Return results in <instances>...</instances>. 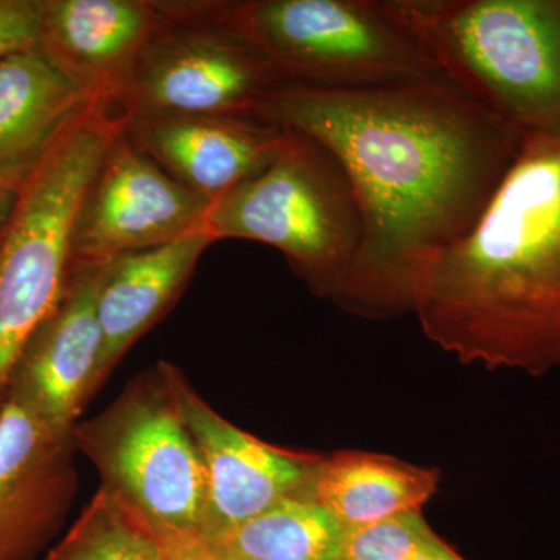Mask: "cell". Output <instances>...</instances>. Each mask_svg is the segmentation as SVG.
<instances>
[{"label": "cell", "instance_id": "1", "mask_svg": "<svg viewBox=\"0 0 560 560\" xmlns=\"http://www.w3.org/2000/svg\"><path fill=\"white\" fill-rule=\"evenodd\" d=\"M256 117L316 140L348 176L363 241L337 301L370 318L411 312L419 276L477 223L525 140L444 77L283 84Z\"/></svg>", "mask_w": 560, "mask_h": 560}, {"label": "cell", "instance_id": "2", "mask_svg": "<svg viewBox=\"0 0 560 560\" xmlns=\"http://www.w3.org/2000/svg\"><path fill=\"white\" fill-rule=\"evenodd\" d=\"M411 312L463 363L560 368V136L523 140L477 223L419 276Z\"/></svg>", "mask_w": 560, "mask_h": 560}, {"label": "cell", "instance_id": "3", "mask_svg": "<svg viewBox=\"0 0 560 560\" xmlns=\"http://www.w3.org/2000/svg\"><path fill=\"white\" fill-rule=\"evenodd\" d=\"M438 72L522 138L560 136V0H393Z\"/></svg>", "mask_w": 560, "mask_h": 560}, {"label": "cell", "instance_id": "4", "mask_svg": "<svg viewBox=\"0 0 560 560\" xmlns=\"http://www.w3.org/2000/svg\"><path fill=\"white\" fill-rule=\"evenodd\" d=\"M109 105L98 98L72 117L22 183L0 245V408L22 349L60 300L81 201L124 130Z\"/></svg>", "mask_w": 560, "mask_h": 560}, {"label": "cell", "instance_id": "5", "mask_svg": "<svg viewBox=\"0 0 560 560\" xmlns=\"http://www.w3.org/2000/svg\"><path fill=\"white\" fill-rule=\"evenodd\" d=\"M191 3L248 40L287 84L359 90L442 77L393 0Z\"/></svg>", "mask_w": 560, "mask_h": 560}, {"label": "cell", "instance_id": "6", "mask_svg": "<svg viewBox=\"0 0 560 560\" xmlns=\"http://www.w3.org/2000/svg\"><path fill=\"white\" fill-rule=\"evenodd\" d=\"M206 232L215 243L278 249L313 293L337 301L359 257L363 221L337 160L316 140L285 130L270 164L213 202Z\"/></svg>", "mask_w": 560, "mask_h": 560}, {"label": "cell", "instance_id": "7", "mask_svg": "<svg viewBox=\"0 0 560 560\" xmlns=\"http://www.w3.org/2000/svg\"><path fill=\"white\" fill-rule=\"evenodd\" d=\"M72 441L97 470L98 490L161 545L206 539L205 471L165 361L140 372L97 416L80 420Z\"/></svg>", "mask_w": 560, "mask_h": 560}, {"label": "cell", "instance_id": "8", "mask_svg": "<svg viewBox=\"0 0 560 560\" xmlns=\"http://www.w3.org/2000/svg\"><path fill=\"white\" fill-rule=\"evenodd\" d=\"M165 20L109 102L121 116H250L287 81L238 33L191 2H162Z\"/></svg>", "mask_w": 560, "mask_h": 560}, {"label": "cell", "instance_id": "9", "mask_svg": "<svg viewBox=\"0 0 560 560\" xmlns=\"http://www.w3.org/2000/svg\"><path fill=\"white\" fill-rule=\"evenodd\" d=\"M210 208L143 153L124 125L81 201L72 264L101 265L206 231Z\"/></svg>", "mask_w": 560, "mask_h": 560}, {"label": "cell", "instance_id": "10", "mask_svg": "<svg viewBox=\"0 0 560 560\" xmlns=\"http://www.w3.org/2000/svg\"><path fill=\"white\" fill-rule=\"evenodd\" d=\"M165 366L205 471L206 539L248 522L280 501L312 497L323 456L276 447L232 425L202 399L178 366L168 361Z\"/></svg>", "mask_w": 560, "mask_h": 560}, {"label": "cell", "instance_id": "11", "mask_svg": "<svg viewBox=\"0 0 560 560\" xmlns=\"http://www.w3.org/2000/svg\"><path fill=\"white\" fill-rule=\"evenodd\" d=\"M98 276L101 265L72 264L60 300L22 349L7 389L60 433H72L105 383Z\"/></svg>", "mask_w": 560, "mask_h": 560}, {"label": "cell", "instance_id": "12", "mask_svg": "<svg viewBox=\"0 0 560 560\" xmlns=\"http://www.w3.org/2000/svg\"><path fill=\"white\" fill-rule=\"evenodd\" d=\"M72 433L51 429L7 396L0 408V560H36L79 488Z\"/></svg>", "mask_w": 560, "mask_h": 560}, {"label": "cell", "instance_id": "13", "mask_svg": "<svg viewBox=\"0 0 560 560\" xmlns=\"http://www.w3.org/2000/svg\"><path fill=\"white\" fill-rule=\"evenodd\" d=\"M124 120L143 153L212 205L267 167L285 135L250 116L160 114Z\"/></svg>", "mask_w": 560, "mask_h": 560}, {"label": "cell", "instance_id": "14", "mask_svg": "<svg viewBox=\"0 0 560 560\" xmlns=\"http://www.w3.org/2000/svg\"><path fill=\"white\" fill-rule=\"evenodd\" d=\"M164 20L162 2L149 0H39L38 50L109 101Z\"/></svg>", "mask_w": 560, "mask_h": 560}, {"label": "cell", "instance_id": "15", "mask_svg": "<svg viewBox=\"0 0 560 560\" xmlns=\"http://www.w3.org/2000/svg\"><path fill=\"white\" fill-rule=\"evenodd\" d=\"M213 243L208 232H194L101 264L97 316L105 345V381L135 342L167 315Z\"/></svg>", "mask_w": 560, "mask_h": 560}, {"label": "cell", "instance_id": "16", "mask_svg": "<svg viewBox=\"0 0 560 560\" xmlns=\"http://www.w3.org/2000/svg\"><path fill=\"white\" fill-rule=\"evenodd\" d=\"M97 95L73 83L39 50L0 61V168L38 160L51 139Z\"/></svg>", "mask_w": 560, "mask_h": 560}, {"label": "cell", "instance_id": "17", "mask_svg": "<svg viewBox=\"0 0 560 560\" xmlns=\"http://www.w3.org/2000/svg\"><path fill=\"white\" fill-rule=\"evenodd\" d=\"M438 485L436 470L378 453L346 451L320 458L312 497L349 530L420 511Z\"/></svg>", "mask_w": 560, "mask_h": 560}, {"label": "cell", "instance_id": "18", "mask_svg": "<svg viewBox=\"0 0 560 560\" xmlns=\"http://www.w3.org/2000/svg\"><path fill=\"white\" fill-rule=\"evenodd\" d=\"M345 536L318 501L296 497L206 540L224 560H337Z\"/></svg>", "mask_w": 560, "mask_h": 560}, {"label": "cell", "instance_id": "19", "mask_svg": "<svg viewBox=\"0 0 560 560\" xmlns=\"http://www.w3.org/2000/svg\"><path fill=\"white\" fill-rule=\"evenodd\" d=\"M47 560H165V555L149 530L97 490Z\"/></svg>", "mask_w": 560, "mask_h": 560}, {"label": "cell", "instance_id": "20", "mask_svg": "<svg viewBox=\"0 0 560 560\" xmlns=\"http://www.w3.org/2000/svg\"><path fill=\"white\" fill-rule=\"evenodd\" d=\"M337 560H466L441 539L420 511L346 530Z\"/></svg>", "mask_w": 560, "mask_h": 560}, {"label": "cell", "instance_id": "21", "mask_svg": "<svg viewBox=\"0 0 560 560\" xmlns=\"http://www.w3.org/2000/svg\"><path fill=\"white\" fill-rule=\"evenodd\" d=\"M38 44L39 0H0V61Z\"/></svg>", "mask_w": 560, "mask_h": 560}, {"label": "cell", "instance_id": "22", "mask_svg": "<svg viewBox=\"0 0 560 560\" xmlns=\"http://www.w3.org/2000/svg\"><path fill=\"white\" fill-rule=\"evenodd\" d=\"M33 162L0 168V245L5 238L11 217L20 200L22 183L31 171Z\"/></svg>", "mask_w": 560, "mask_h": 560}, {"label": "cell", "instance_id": "23", "mask_svg": "<svg viewBox=\"0 0 560 560\" xmlns=\"http://www.w3.org/2000/svg\"><path fill=\"white\" fill-rule=\"evenodd\" d=\"M161 547L164 548L165 560H224L206 539L175 541Z\"/></svg>", "mask_w": 560, "mask_h": 560}]
</instances>
